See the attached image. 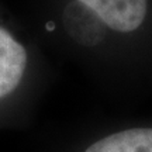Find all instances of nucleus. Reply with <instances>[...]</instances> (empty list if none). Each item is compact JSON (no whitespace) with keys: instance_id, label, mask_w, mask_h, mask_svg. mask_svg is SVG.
Returning <instances> with one entry per match:
<instances>
[{"instance_id":"f257e3e1","label":"nucleus","mask_w":152,"mask_h":152,"mask_svg":"<svg viewBox=\"0 0 152 152\" xmlns=\"http://www.w3.org/2000/svg\"><path fill=\"white\" fill-rule=\"evenodd\" d=\"M86 6L107 27L130 33L140 27L147 16V0H76Z\"/></svg>"},{"instance_id":"7ed1b4c3","label":"nucleus","mask_w":152,"mask_h":152,"mask_svg":"<svg viewBox=\"0 0 152 152\" xmlns=\"http://www.w3.org/2000/svg\"><path fill=\"white\" fill-rule=\"evenodd\" d=\"M86 152H152V128H131L99 140Z\"/></svg>"},{"instance_id":"f03ea898","label":"nucleus","mask_w":152,"mask_h":152,"mask_svg":"<svg viewBox=\"0 0 152 152\" xmlns=\"http://www.w3.org/2000/svg\"><path fill=\"white\" fill-rule=\"evenodd\" d=\"M27 52L9 31L0 27V99L10 94L23 79Z\"/></svg>"},{"instance_id":"20e7f679","label":"nucleus","mask_w":152,"mask_h":152,"mask_svg":"<svg viewBox=\"0 0 152 152\" xmlns=\"http://www.w3.org/2000/svg\"><path fill=\"white\" fill-rule=\"evenodd\" d=\"M47 30H54V23H48V26H47Z\"/></svg>"}]
</instances>
